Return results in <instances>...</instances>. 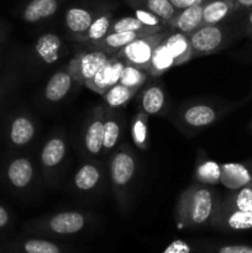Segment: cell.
<instances>
[{"instance_id":"28","label":"cell","mask_w":252,"mask_h":253,"mask_svg":"<svg viewBox=\"0 0 252 253\" xmlns=\"http://www.w3.org/2000/svg\"><path fill=\"white\" fill-rule=\"evenodd\" d=\"M121 128L116 115L104 111V141L103 150L109 152L110 150L115 148L120 138Z\"/></svg>"},{"instance_id":"32","label":"cell","mask_w":252,"mask_h":253,"mask_svg":"<svg viewBox=\"0 0 252 253\" xmlns=\"http://www.w3.org/2000/svg\"><path fill=\"white\" fill-rule=\"evenodd\" d=\"M147 74L148 72L137 68V67L132 66L130 63H126L120 76V79H119V83L127 86V88L133 89V90H137L145 83Z\"/></svg>"},{"instance_id":"29","label":"cell","mask_w":252,"mask_h":253,"mask_svg":"<svg viewBox=\"0 0 252 253\" xmlns=\"http://www.w3.org/2000/svg\"><path fill=\"white\" fill-rule=\"evenodd\" d=\"M99 180H100V170L93 165H84L74 175V184L83 192L95 188Z\"/></svg>"},{"instance_id":"33","label":"cell","mask_w":252,"mask_h":253,"mask_svg":"<svg viewBox=\"0 0 252 253\" xmlns=\"http://www.w3.org/2000/svg\"><path fill=\"white\" fill-rule=\"evenodd\" d=\"M220 175H221L220 165L212 161H205L198 166L195 170V178L203 184H217L220 183Z\"/></svg>"},{"instance_id":"9","label":"cell","mask_w":252,"mask_h":253,"mask_svg":"<svg viewBox=\"0 0 252 253\" xmlns=\"http://www.w3.org/2000/svg\"><path fill=\"white\" fill-rule=\"evenodd\" d=\"M126 62L121 57H110L106 63L98 71V73L85 84L89 89L103 95L108 89L119 83Z\"/></svg>"},{"instance_id":"20","label":"cell","mask_w":252,"mask_h":253,"mask_svg":"<svg viewBox=\"0 0 252 253\" xmlns=\"http://www.w3.org/2000/svg\"><path fill=\"white\" fill-rule=\"evenodd\" d=\"M93 20L91 12L82 7H71L64 16L67 29L73 35L74 39L82 36L89 29Z\"/></svg>"},{"instance_id":"44","label":"cell","mask_w":252,"mask_h":253,"mask_svg":"<svg viewBox=\"0 0 252 253\" xmlns=\"http://www.w3.org/2000/svg\"><path fill=\"white\" fill-rule=\"evenodd\" d=\"M0 95H1V85H0Z\"/></svg>"},{"instance_id":"30","label":"cell","mask_w":252,"mask_h":253,"mask_svg":"<svg viewBox=\"0 0 252 253\" xmlns=\"http://www.w3.org/2000/svg\"><path fill=\"white\" fill-rule=\"evenodd\" d=\"M135 93L136 90H133V89H130L127 86L123 85V84L118 83L111 86L110 89H108L103 94V96L105 103L110 108H121V106L126 105L130 101V99L132 98Z\"/></svg>"},{"instance_id":"19","label":"cell","mask_w":252,"mask_h":253,"mask_svg":"<svg viewBox=\"0 0 252 253\" xmlns=\"http://www.w3.org/2000/svg\"><path fill=\"white\" fill-rule=\"evenodd\" d=\"M61 40L54 34L42 35L35 43V52L43 63L51 64L58 61L61 52Z\"/></svg>"},{"instance_id":"7","label":"cell","mask_w":252,"mask_h":253,"mask_svg":"<svg viewBox=\"0 0 252 253\" xmlns=\"http://www.w3.org/2000/svg\"><path fill=\"white\" fill-rule=\"evenodd\" d=\"M211 226L221 231L252 230V211H242L221 205L212 217Z\"/></svg>"},{"instance_id":"5","label":"cell","mask_w":252,"mask_h":253,"mask_svg":"<svg viewBox=\"0 0 252 253\" xmlns=\"http://www.w3.org/2000/svg\"><path fill=\"white\" fill-rule=\"evenodd\" d=\"M109 58V53L104 49L82 52L76 58L72 59L68 69L74 81L85 85Z\"/></svg>"},{"instance_id":"36","label":"cell","mask_w":252,"mask_h":253,"mask_svg":"<svg viewBox=\"0 0 252 253\" xmlns=\"http://www.w3.org/2000/svg\"><path fill=\"white\" fill-rule=\"evenodd\" d=\"M143 4L146 9L157 15L166 24L170 19H173L178 12V10L173 6L169 0H143Z\"/></svg>"},{"instance_id":"13","label":"cell","mask_w":252,"mask_h":253,"mask_svg":"<svg viewBox=\"0 0 252 253\" xmlns=\"http://www.w3.org/2000/svg\"><path fill=\"white\" fill-rule=\"evenodd\" d=\"M220 169H221L220 183L229 189L237 190L242 187H246L252 182V173L244 165L225 163V165H220Z\"/></svg>"},{"instance_id":"2","label":"cell","mask_w":252,"mask_h":253,"mask_svg":"<svg viewBox=\"0 0 252 253\" xmlns=\"http://www.w3.org/2000/svg\"><path fill=\"white\" fill-rule=\"evenodd\" d=\"M88 219L78 211H63L54 214L48 219L40 220L29 226L32 234L52 235V236H71L85 229Z\"/></svg>"},{"instance_id":"34","label":"cell","mask_w":252,"mask_h":253,"mask_svg":"<svg viewBox=\"0 0 252 253\" xmlns=\"http://www.w3.org/2000/svg\"><path fill=\"white\" fill-rule=\"evenodd\" d=\"M132 140L133 143L140 150H146L148 146V127H147V114H138L132 124Z\"/></svg>"},{"instance_id":"26","label":"cell","mask_w":252,"mask_h":253,"mask_svg":"<svg viewBox=\"0 0 252 253\" xmlns=\"http://www.w3.org/2000/svg\"><path fill=\"white\" fill-rule=\"evenodd\" d=\"M140 36H145V35H141L138 32H109L104 39L91 44L101 49H121Z\"/></svg>"},{"instance_id":"10","label":"cell","mask_w":252,"mask_h":253,"mask_svg":"<svg viewBox=\"0 0 252 253\" xmlns=\"http://www.w3.org/2000/svg\"><path fill=\"white\" fill-rule=\"evenodd\" d=\"M104 141V109L101 106L94 110L84 133V147L91 156H99L103 151Z\"/></svg>"},{"instance_id":"37","label":"cell","mask_w":252,"mask_h":253,"mask_svg":"<svg viewBox=\"0 0 252 253\" xmlns=\"http://www.w3.org/2000/svg\"><path fill=\"white\" fill-rule=\"evenodd\" d=\"M135 17H137L143 25L150 27H158V29H162L163 27V20H161L157 15H155L153 12H151L147 9H135Z\"/></svg>"},{"instance_id":"12","label":"cell","mask_w":252,"mask_h":253,"mask_svg":"<svg viewBox=\"0 0 252 253\" xmlns=\"http://www.w3.org/2000/svg\"><path fill=\"white\" fill-rule=\"evenodd\" d=\"M34 178V167L25 157L14 158L6 167V179L15 189H25Z\"/></svg>"},{"instance_id":"15","label":"cell","mask_w":252,"mask_h":253,"mask_svg":"<svg viewBox=\"0 0 252 253\" xmlns=\"http://www.w3.org/2000/svg\"><path fill=\"white\" fill-rule=\"evenodd\" d=\"M72 82H73V77L69 69L54 73L44 88V96L47 100L57 103L66 98L72 88Z\"/></svg>"},{"instance_id":"3","label":"cell","mask_w":252,"mask_h":253,"mask_svg":"<svg viewBox=\"0 0 252 253\" xmlns=\"http://www.w3.org/2000/svg\"><path fill=\"white\" fill-rule=\"evenodd\" d=\"M165 37L166 34H163V32L140 36L138 39L133 40L132 42L126 44L125 47H123L118 56L125 59L126 63H130L147 72L150 68L153 51Z\"/></svg>"},{"instance_id":"42","label":"cell","mask_w":252,"mask_h":253,"mask_svg":"<svg viewBox=\"0 0 252 253\" xmlns=\"http://www.w3.org/2000/svg\"><path fill=\"white\" fill-rule=\"evenodd\" d=\"M246 34L249 36H252V10L250 11L249 17H247V22H246Z\"/></svg>"},{"instance_id":"16","label":"cell","mask_w":252,"mask_h":253,"mask_svg":"<svg viewBox=\"0 0 252 253\" xmlns=\"http://www.w3.org/2000/svg\"><path fill=\"white\" fill-rule=\"evenodd\" d=\"M235 0H209L203 4V25H217L234 10Z\"/></svg>"},{"instance_id":"6","label":"cell","mask_w":252,"mask_h":253,"mask_svg":"<svg viewBox=\"0 0 252 253\" xmlns=\"http://www.w3.org/2000/svg\"><path fill=\"white\" fill-rule=\"evenodd\" d=\"M136 172V160L128 148L123 147L113 156L110 175L116 194H124Z\"/></svg>"},{"instance_id":"21","label":"cell","mask_w":252,"mask_h":253,"mask_svg":"<svg viewBox=\"0 0 252 253\" xmlns=\"http://www.w3.org/2000/svg\"><path fill=\"white\" fill-rule=\"evenodd\" d=\"M66 142L61 137H53L44 143L41 152V162L46 169L57 167L66 156Z\"/></svg>"},{"instance_id":"4","label":"cell","mask_w":252,"mask_h":253,"mask_svg":"<svg viewBox=\"0 0 252 253\" xmlns=\"http://www.w3.org/2000/svg\"><path fill=\"white\" fill-rule=\"evenodd\" d=\"M188 37L192 46V57L214 53L224 48L229 40L227 32L217 25H203L188 34Z\"/></svg>"},{"instance_id":"11","label":"cell","mask_w":252,"mask_h":253,"mask_svg":"<svg viewBox=\"0 0 252 253\" xmlns=\"http://www.w3.org/2000/svg\"><path fill=\"white\" fill-rule=\"evenodd\" d=\"M203 24V4H194L175 14L173 19L167 22L168 26L184 34H190Z\"/></svg>"},{"instance_id":"14","label":"cell","mask_w":252,"mask_h":253,"mask_svg":"<svg viewBox=\"0 0 252 253\" xmlns=\"http://www.w3.org/2000/svg\"><path fill=\"white\" fill-rule=\"evenodd\" d=\"M35 125L31 119L25 115H17L11 120L9 125V141L15 147H21L27 145L34 138Z\"/></svg>"},{"instance_id":"18","label":"cell","mask_w":252,"mask_h":253,"mask_svg":"<svg viewBox=\"0 0 252 253\" xmlns=\"http://www.w3.org/2000/svg\"><path fill=\"white\" fill-rule=\"evenodd\" d=\"M58 9L57 0H31L22 10V19L26 22L41 21L52 16Z\"/></svg>"},{"instance_id":"8","label":"cell","mask_w":252,"mask_h":253,"mask_svg":"<svg viewBox=\"0 0 252 253\" xmlns=\"http://www.w3.org/2000/svg\"><path fill=\"white\" fill-rule=\"evenodd\" d=\"M0 253H69L57 242L41 237L16 239L0 245Z\"/></svg>"},{"instance_id":"40","label":"cell","mask_w":252,"mask_h":253,"mask_svg":"<svg viewBox=\"0 0 252 253\" xmlns=\"http://www.w3.org/2000/svg\"><path fill=\"white\" fill-rule=\"evenodd\" d=\"M169 1L172 2V5L177 10H183L185 7L190 6V5L198 4L197 0H169Z\"/></svg>"},{"instance_id":"39","label":"cell","mask_w":252,"mask_h":253,"mask_svg":"<svg viewBox=\"0 0 252 253\" xmlns=\"http://www.w3.org/2000/svg\"><path fill=\"white\" fill-rule=\"evenodd\" d=\"M11 221V215L7 211V209L2 205H0V231L6 229Z\"/></svg>"},{"instance_id":"38","label":"cell","mask_w":252,"mask_h":253,"mask_svg":"<svg viewBox=\"0 0 252 253\" xmlns=\"http://www.w3.org/2000/svg\"><path fill=\"white\" fill-rule=\"evenodd\" d=\"M162 253H192V249L183 240H175L172 244L168 245Z\"/></svg>"},{"instance_id":"27","label":"cell","mask_w":252,"mask_h":253,"mask_svg":"<svg viewBox=\"0 0 252 253\" xmlns=\"http://www.w3.org/2000/svg\"><path fill=\"white\" fill-rule=\"evenodd\" d=\"M162 29H158V27L146 26L135 16H126L120 20H116L110 27V32H138L145 36L157 34Z\"/></svg>"},{"instance_id":"41","label":"cell","mask_w":252,"mask_h":253,"mask_svg":"<svg viewBox=\"0 0 252 253\" xmlns=\"http://www.w3.org/2000/svg\"><path fill=\"white\" fill-rule=\"evenodd\" d=\"M235 6H236V9L252 7V0H235Z\"/></svg>"},{"instance_id":"35","label":"cell","mask_w":252,"mask_h":253,"mask_svg":"<svg viewBox=\"0 0 252 253\" xmlns=\"http://www.w3.org/2000/svg\"><path fill=\"white\" fill-rule=\"evenodd\" d=\"M224 205L242 211H252V187L246 185L236 190Z\"/></svg>"},{"instance_id":"22","label":"cell","mask_w":252,"mask_h":253,"mask_svg":"<svg viewBox=\"0 0 252 253\" xmlns=\"http://www.w3.org/2000/svg\"><path fill=\"white\" fill-rule=\"evenodd\" d=\"M216 111L209 105H194L183 113V120L193 127H204L216 120Z\"/></svg>"},{"instance_id":"23","label":"cell","mask_w":252,"mask_h":253,"mask_svg":"<svg viewBox=\"0 0 252 253\" xmlns=\"http://www.w3.org/2000/svg\"><path fill=\"white\" fill-rule=\"evenodd\" d=\"M174 64V59H173L172 54L168 51L167 46H166L165 39L156 46L155 51H153L152 58H151L150 68H148V74L156 77L161 76L165 73L166 71L172 68Z\"/></svg>"},{"instance_id":"25","label":"cell","mask_w":252,"mask_h":253,"mask_svg":"<svg viewBox=\"0 0 252 253\" xmlns=\"http://www.w3.org/2000/svg\"><path fill=\"white\" fill-rule=\"evenodd\" d=\"M111 27V14H103L95 20H93L91 25L89 29L84 32L82 36L77 37V41H83V42H94L99 41V40L104 39L106 35L110 32Z\"/></svg>"},{"instance_id":"45","label":"cell","mask_w":252,"mask_h":253,"mask_svg":"<svg viewBox=\"0 0 252 253\" xmlns=\"http://www.w3.org/2000/svg\"><path fill=\"white\" fill-rule=\"evenodd\" d=\"M0 63H1V58H0Z\"/></svg>"},{"instance_id":"43","label":"cell","mask_w":252,"mask_h":253,"mask_svg":"<svg viewBox=\"0 0 252 253\" xmlns=\"http://www.w3.org/2000/svg\"><path fill=\"white\" fill-rule=\"evenodd\" d=\"M4 39H5V37H4V30H2V27L0 26V42H1Z\"/></svg>"},{"instance_id":"31","label":"cell","mask_w":252,"mask_h":253,"mask_svg":"<svg viewBox=\"0 0 252 253\" xmlns=\"http://www.w3.org/2000/svg\"><path fill=\"white\" fill-rule=\"evenodd\" d=\"M194 251L198 253H252V246L241 244H197Z\"/></svg>"},{"instance_id":"24","label":"cell","mask_w":252,"mask_h":253,"mask_svg":"<svg viewBox=\"0 0 252 253\" xmlns=\"http://www.w3.org/2000/svg\"><path fill=\"white\" fill-rule=\"evenodd\" d=\"M166 104V95L162 88L158 85H151L146 89L141 98V108L147 115H157L163 110Z\"/></svg>"},{"instance_id":"1","label":"cell","mask_w":252,"mask_h":253,"mask_svg":"<svg viewBox=\"0 0 252 253\" xmlns=\"http://www.w3.org/2000/svg\"><path fill=\"white\" fill-rule=\"evenodd\" d=\"M217 210L211 190L203 185H192L179 198L175 221L180 229H199L211 224Z\"/></svg>"},{"instance_id":"17","label":"cell","mask_w":252,"mask_h":253,"mask_svg":"<svg viewBox=\"0 0 252 253\" xmlns=\"http://www.w3.org/2000/svg\"><path fill=\"white\" fill-rule=\"evenodd\" d=\"M165 42L168 51L170 52L174 59L175 66H179L192 58V46H190L188 34L178 31L168 37H165Z\"/></svg>"}]
</instances>
